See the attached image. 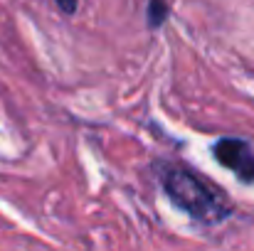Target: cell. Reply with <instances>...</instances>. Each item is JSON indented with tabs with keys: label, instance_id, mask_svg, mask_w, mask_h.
<instances>
[{
	"label": "cell",
	"instance_id": "cell-4",
	"mask_svg": "<svg viewBox=\"0 0 254 251\" xmlns=\"http://www.w3.org/2000/svg\"><path fill=\"white\" fill-rule=\"evenodd\" d=\"M55 2H57V7H60L64 15H74L77 7H79V0H55Z\"/></svg>",
	"mask_w": 254,
	"mask_h": 251
},
{
	"label": "cell",
	"instance_id": "cell-2",
	"mask_svg": "<svg viewBox=\"0 0 254 251\" xmlns=\"http://www.w3.org/2000/svg\"><path fill=\"white\" fill-rule=\"evenodd\" d=\"M212 158L232 170L237 180L254 182V148L242 138H220L212 143Z\"/></svg>",
	"mask_w": 254,
	"mask_h": 251
},
{
	"label": "cell",
	"instance_id": "cell-3",
	"mask_svg": "<svg viewBox=\"0 0 254 251\" xmlns=\"http://www.w3.org/2000/svg\"><path fill=\"white\" fill-rule=\"evenodd\" d=\"M168 0H148V5H146V27L148 30H161L168 22Z\"/></svg>",
	"mask_w": 254,
	"mask_h": 251
},
{
	"label": "cell",
	"instance_id": "cell-1",
	"mask_svg": "<svg viewBox=\"0 0 254 251\" xmlns=\"http://www.w3.org/2000/svg\"><path fill=\"white\" fill-rule=\"evenodd\" d=\"M156 175L170 204L185 212L192 222L215 227L232 214V202L227 200V195L188 165L166 160L156 165Z\"/></svg>",
	"mask_w": 254,
	"mask_h": 251
}]
</instances>
